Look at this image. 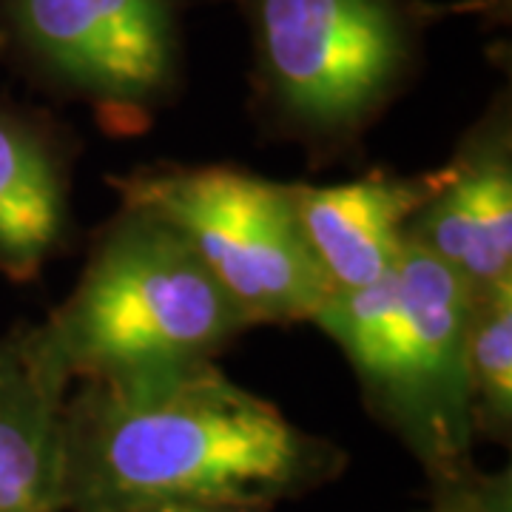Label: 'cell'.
<instances>
[{
    "label": "cell",
    "mask_w": 512,
    "mask_h": 512,
    "mask_svg": "<svg viewBox=\"0 0 512 512\" xmlns=\"http://www.w3.org/2000/svg\"><path fill=\"white\" fill-rule=\"evenodd\" d=\"M80 143L55 114L0 97V276L29 285L72 245Z\"/></svg>",
    "instance_id": "8"
},
{
    "label": "cell",
    "mask_w": 512,
    "mask_h": 512,
    "mask_svg": "<svg viewBox=\"0 0 512 512\" xmlns=\"http://www.w3.org/2000/svg\"><path fill=\"white\" fill-rule=\"evenodd\" d=\"M424 512H512L510 470L484 473L476 467L456 481L427 487Z\"/></svg>",
    "instance_id": "12"
},
{
    "label": "cell",
    "mask_w": 512,
    "mask_h": 512,
    "mask_svg": "<svg viewBox=\"0 0 512 512\" xmlns=\"http://www.w3.org/2000/svg\"><path fill=\"white\" fill-rule=\"evenodd\" d=\"M120 202L174 225L254 328L313 322L330 285L291 183L228 163H157L109 177Z\"/></svg>",
    "instance_id": "5"
},
{
    "label": "cell",
    "mask_w": 512,
    "mask_h": 512,
    "mask_svg": "<svg viewBox=\"0 0 512 512\" xmlns=\"http://www.w3.org/2000/svg\"><path fill=\"white\" fill-rule=\"evenodd\" d=\"M69 512L225 504L274 512L345 476L348 453L237 384L217 359L74 382L63 402Z\"/></svg>",
    "instance_id": "1"
},
{
    "label": "cell",
    "mask_w": 512,
    "mask_h": 512,
    "mask_svg": "<svg viewBox=\"0 0 512 512\" xmlns=\"http://www.w3.org/2000/svg\"><path fill=\"white\" fill-rule=\"evenodd\" d=\"M407 242L444 262L470 291L512 279V103L498 92L461 134L439 191L407 225Z\"/></svg>",
    "instance_id": "7"
},
{
    "label": "cell",
    "mask_w": 512,
    "mask_h": 512,
    "mask_svg": "<svg viewBox=\"0 0 512 512\" xmlns=\"http://www.w3.org/2000/svg\"><path fill=\"white\" fill-rule=\"evenodd\" d=\"M251 37V111L313 165L356 154L419 72V0H237Z\"/></svg>",
    "instance_id": "2"
},
{
    "label": "cell",
    "mask_w": 512,
    "mask_h": 512,
    "mask_svg": "<svg viewBox=\"0 0 512 512\" xmlns=\"http://www.w3.org/2000/svg\"><path fill=\"white\" fill-rule=\"evenodd\" d=\"M464 365L478 441H512V279L470 296Z\"/></svg>",
    "instance_id": "11"
},
{
    "label": "cell",
    "mask_w": 512,
    "mask_h": 512,
    "mask_svg": "<svg viewBox=\"0 0 512 512\" xmlns=\"http://www.w3.org/2000/svg\"><path fill=\"white\" fill-rule=\"evenodd\" d=\"M0 55L117 137L143 134L183 89L180 0H0Z\"/></svg>",
    "instance_id": "6"
},
{
    "label": "cell",
    "mask_w": 512,
    "mask_h": 512,
    "mask_svg": "<svg viewBox=\"0 0 512 512\" xmlns=\"http://www.w3.org/2000/svg\"><path fill=\"white\" fill-rule=\"evenodd\" d=\"M37 328L74 384L208 362L254 325L174 225L120 202Z\"/></svg>",
    "instance_id": "4"
},
{
    "label": "cell",
    "mask_w": 512,
    "mask_h": 512,
    "mask_svg": "<svg viewBox=\"0 0 512 512\" xmlns=\"http://www.w3.org/2000/svg\"><path fill=\"white\" fill-rule=\"evenodd\" d=\"M444 165L416 174L373 168L345 183H291L299 222L330 291L379 282L407 248V225L439 191Z\"/></svg>",
    "instance_id": "9"
},
{
    "label": "cell",
    "mask_w": 512,
    "mask_h": 512,
    "mask_svg": "<svg viewBox=\"0 0 512 512\" xmlns=\"http://www.w3.org/2000/svg\"><path fill=\"white\" fill-rule=\"evenodd\" d=\"M470 296L461 276L407 242L379 282L330 293L313 316L342 350L370 419L419 464L427 487L478 467L464 365Z\"/></svg>",
    "instance_id": "3"
},
{
    "label": "cell",
    "mask_w": 512,
    "mask_h": 512,
    "mask_svg": "<svg viewBox=\"0 0 512 512\" xmlns=\"http://www.w3.org/2000/svg\"><path fill=\"white\" fill-rule=\"evenodd\" d=\"M69 387L35 322L0 336V512H69L60 433Z\"/></svg>",
    "instance_id": "10"
},
{
    "label": "cell",
    "mask_w": 512,
    "mask_h": 512,
    "mask_svg": "<svg viewBox=\"0 0 512 512\" xmlns=\"http://www.w3.org/2000/svg\"><path fill=\"white\" fill-rule=\"evenodd\" d=\"M140 512H265V510H248V507H225V504H160V507H148Z\"/></svg>",
    "instance_id": "13"
}]
</instances>
